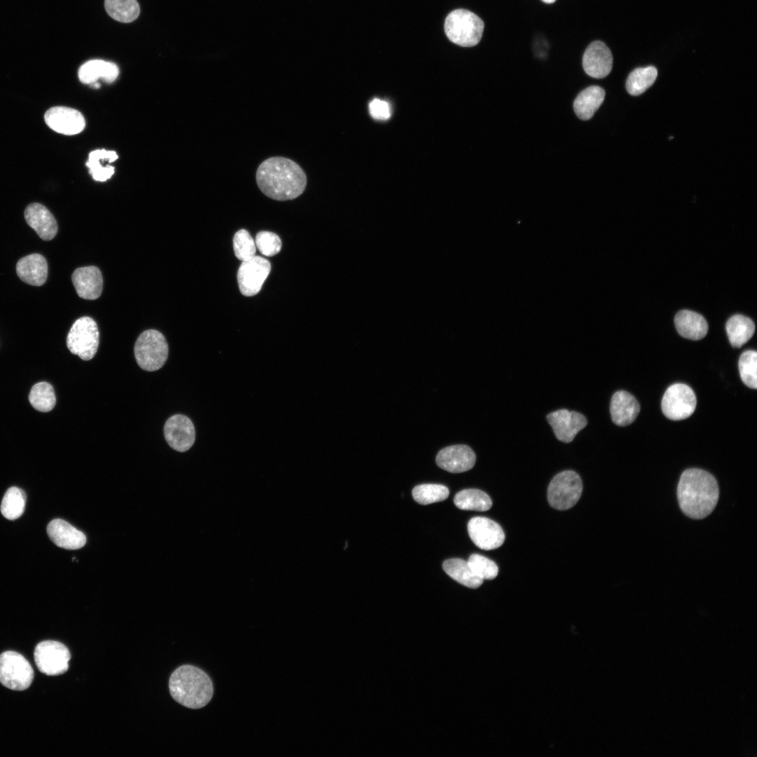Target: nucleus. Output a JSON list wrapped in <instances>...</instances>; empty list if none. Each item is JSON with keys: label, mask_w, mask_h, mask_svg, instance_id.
Instances as JSON below:
<instances>
[{"label": "nucleus", "mask_w": 757, "mask_h": 757, "mask_svg": "<svg viewBox=\"0 0 757 757\" xmlns=\"http://www.w3.org/2000/svg\"><path fill=\"white\" fill-rule=\"evenodd\" d=\"M256 180L261 192L276 200H292L304 191L307 177L294 161L285 157H271L258 167Z\"/></svg>", "instance_id": "f257e3e1"}, {"label": "nucleus", "mask_w": 757, "mask_h": 757, "mask_svg": "<svg viewBox=\"0 0 757 757\" xmlns=\"http://www.w3.org/2000/svg\"><path fill=\"white\" fill-rule=\"evenodd\" d=\"M718 496L717 481L709 472L690 468L681 474L677 497L681 510L688 517L701 519L710 514L717 504Z\"/></svg>", "instance_id": "f03ea898"}, {"label": "nucleus", "mask_w": 757, "mask_h": 757, "mask_svg": "<svg viewBox=\"0 0 757 757\" xmlns=\"http://www.w3.org/2000/svg\"><path fill=\"white\" fill-rule=\"evenodd\" d=\"M169 689L176 702L193 709L207 705L213 695V683L209 676L190 664L182 665L173 671Z\"/></svg>", "instance_id": "7ed1b4c3"}, {"label": "nucleus", "mask_w": 757, "mask_h": 757, "mask_svg": "<svg viewBox=\"0 0 757 757\" xmlns=\"http://www.w3.org/2000/svg\"><path fill=\"white\" fill-rule=\"evenodd\" d=\"M483 20L465 9L451 11L446 18L444 31L448 39L463 47L474 46L480 41L484 31Z\"/></svg>", "instance_id": "20e7f679"}, {"label": "nucleus", "mask_w": 757, "mask_h": 757, "mask_svg": "<svg viewBox=\"0 0 757 757\" xmlns=\"http://www.w3.org/2000/svg\"><path fill=\"white\" fill-rule=\"evenodd\" d=\"M137 364L144 370L154 371L161 369L168 357V345L158 331L148 329L137 338L134 347Z\"/></svg>", "instance_id": "39448f33"}, {"label": "nucleus", "mask_w": 757, "mask_h": 757, "mask_svg": "<svg viewBox=\"0 0 757 757\" xmlns=\"http://www.w3.org/2000/svg\"><path fill=\"white\" fill-rule=\"evenodd\" d=\"M582 491V482L574 471L565 470L551 480L547 489V500L551 507L564 510L573 507Z\"/></svg>", "instance_id": "423d86ee"}, {"label": "nucleus", "mask_w": 757, "mask_h": 757, "mask_svg": "<svg viewBox=\"0 0 757 757\" xmlns=\"http://www.w3.org/2000/svg\"><path fill=\"white\" fill-rule=\"evenodd\" d=\"M100 342L97 325L90 317L77 319L67 336L69 351L83 360L92 359L97 353Z\"/></svg>", "instance_id": "0eeeda50"}, {"label": "nucleus", "mask_w": 757, "mask_h": 757, "mask_svg": "<svg viewBox=\"0 0 757 757\" xmlns=\"http://www.w3.org/2000/svg\"><path fill=\"white\" fill-rule=\"evenodd\" d=\"M34 678L29 662L20 654L6 651L0 655V683L13 690L28 688Z\"/></svg>", "instance_id": "6e6552de"}, {"label": "nucleus", "mask_w": 757, "mask_h": 757, "mask_svg": "<svg viewBox=\"0 0 757 757\" xmlns=\"http://www.w3.org/2000/svg\"><path fill=\"white\" fill-rule=\"evenodd\" d=\"M697 404L693 389L684 383H674L664 393L661 407L664 415L670 420L680 421L690 416Z\"/></svg>", "instance_id": "1a4fd4ad"}, {"label": "nucleus", "mask_w": 757, "mask_h": 757, "mask_svg": "<svg viewBox=\"0 0 757 757\" xmlns=\"http://www.w3.org/2000/svg\"><path fill=\"white\" fill-rule=\"evenodd\" d=\"M70 658L69 649L56 641H41L34 650V660L38 669L48 676L65 673L68 670Z\"/></svg>", "instance_id": "9d476101"}, {"label": "nucleus", "mask_w": 757, "mask_h": 757, "mask_svg": "<svg viewBox=\"0 0 757 757\" xmlns=\"http://www.w3.org/2000/svg\"><path fill=\"white\" fill-rule=\"evenodd\" d=\"M270 271V262L261 257L254 256L242 261L237 274L241 294L252 296L259 293Z\"/></svg>", "instance_id": "9b49d317"}, {"label": "nucleus", "mask_w": 757, "mask_h": 757, "mask_svg": "<svg viewBox=\"0 0 757 757\" xmlns=\"http://www.w3.org/2000/svg\"><path fill=\"white\" fill-rule=\"evenodd\" d=\"M471 540L479 548L491 550L498 548L505 541V533L493 520L484 517L472 518L468 524Z\"/></svg>", "instance_id": "f8f14e48"}, {"label": "nucleus", "mask_w": 757, "mask_h": 757, "mask_svg": "<svg viewBox=\"0 0 757 757\" xmlns=\"http://www.w3.org/2000/svg\"><path fill=\"white\" fill-rule=\"evenodd\" d=\"M164 436L175 450L184 452L193 444L196 431L191 421L186 416L176 414L170 417L164 425Z\"/></svg>", "instance_id": "ddd939ff"}, {"label": "nucleus", "mask_w": 757, "mask_h": 757, "mask_svg": "<svg viewBox=\"0 0 757 757\" xmlns=\"http://www.w3.org/2000/svg\"><path fill=\"white\" fill-rule=\"evenodd\" d=\"M44 120L50 129L67 135L80 133L86 126L81 113L66 107H51L45 113Z\"/></svg>", "instance_id": "4468645a"}, {"label": "nucleus", "mask_w": 757, "mask_h": 757, "mask_svg": "<svg viewBox=\"0 0 757 757\" xmlns=\"http://www.w3.org/2000/svg\"><path fill=\"white\" fill-rule=\"evenodd\" d=\"M547 420L556 437L566 443L572 442L587 423V418L582 414L564 409L550 413Z\"/></svg>", "instance_id": "2eb2a0df"}, {"label": "nucleus", "mask_w": 757, "mask_h": 757, "mask_svg": "<svg viewBox=\"0 0 757 757\" xmlns=\"http://www.w3.org/2000/svg\"><path fill=\"white\" fill-rule=\"evenodd\" d=\"M585 73L594 79H603L611 71L613 56L608 46L601 41L591 43L582 56Z\"/></svg>", "instance_id": "dca6fc26"}, {"label": "nucleus", "mask_w": 757, "mask_h": 757, "mask_svg": "<svg viewBox=\"0 0 757 757\" xmlns=\"http://www.w3.org/2000/svg\"><path fill=\"white\" fill-rule=\"evenodd\" d=\"M476 456L472 449L465 444L452 445L442 449L436 456L440 468L452 473H460L473 468Z\"/></svg>", "instance_id": "f3484780"}, {"label": "nucleus", "mask_w": 757, "mask_h": 757, "mask_svg": "<svg viewBox=\"0 0 757 757\" xmlns=\"http://www.w3.org/2000/svg\"><path fill=\"white\" fill-rule=\"evenodd\" d=\"M71 280L77 294L81 298L94 300L101 295L103 280L102 273L97 266H90L76 268L72 273Z\"/></svg>", "instance_id": "a211bd4d"}, {"label": "nucleus", "mask_w": 757, "mask_h": 757, "mask_svg": "<svg viewBox=\"0 0 757 757\" xmlns=\"http://www.w3.org/2000/svg\"><path fill=\"white\" fill-rule=\"evenodd\" d=\"M25 219L43 240H52L57 232V221L52 213L43 205L34 203L25 210Z\"/></svg>", "instance_id": "6ab92c4d"}, {"label": "nucleus", "mask_w": 757, "mask_h": 757, "mask_svg": "<svg viewBox=\"0 0 757 757\" xmlns=\"http://www.w3.org/2000/svg\"><path fill=\"white\" fill-rule=\"evenodd\" d=\"M47 533L57 546L67 550L80 549L86 543L83 533L61 519H53L48 524Z\"/></svg>", "instance_id": "aec40b11"}, {"label": "nucleus", "mask_w": 757, "mask_h": 757, "mask_svg": "<svg viewBox=\"0 0 757 757\" xmlns=\"http://www.w3.org/2000/svg\"><path fill=\"white\" fill-rule=\"evenodd\" d=\"M639 411V403L629 393L620 390L612 396L610 412L613 422L617 425L625 426L631 424Z\"/></svg>", "instance_id": "412c9836"}, {"label": "nucleus", "mask_w": 757, "mask_h": 757, "mask_svg": "<svg viewBox=\"0 0 757 757\" xmlns=\"http://www.w3.org/2000/svg\"><path fill=\"white\" fill-rule=\"evenodd\" d=\"M16 272L23 282L34 286H41L46 282L48 277V264L41 254H32L18 261Z\"/></svg>", "instance_id": "4be33fe9"}, {"label": "nucleus", "mask_w": 757, "mask_h": 757, "mask_svg": "<svg viewBox=\"0 0 757 757\" xmlns=\"http://www.w3.org/2000/svg\"><path fill=\"white\" fill-rule=\"evenodd\" d=\"M118 74L119 69L115 63L102 60H91L81 66L78 75L81 83L92 86L99 79L111 83L116 79Z\"/></svg>", "instance_id": "5701e85b"}, {"label": "nucleus", "mask_w": 757, "mask_h": 757, "mask_svg": "<svg viewBox=\"0 0 757 757\" xmlns=\"http://www.w3.org/2000/svg\"><path fill=\"white\" fill-rule=\"evenodd\" d=\"M678 333L683 338L690 340L703 339L708 332V324L700 314L689 310L678 312L674 318Z\"/></svg>", "instance_id": "b1692460"}, {"label": "nucleus", "mask_w": 757, "mask_h": 757, "mask_svg": "<svg viewBox=\"0 0 757 757\" xmlns=\"http://www.w3.org/2000/svg\"><path fill=\"white\" fill-rule=\"evenodd\" d=\"M604 90L598 86H591L582 90L573 102L574 111L580 120L590 119L603 103Z\"/></svg>", "instance_id": "393cba45"}, {"label": "nucleus", "mask_w": 757, "mask_h": 757, "mask_svg": "<svg viewBox=\"0 0 757 757\" xmlns=\"http://www.w3.org/2000/svg\"><path fill=\"white\" fill-rule=\"evenodd\" d=\"M442 568L452 579L468 587L477 588L483 583V580L472 571L468 561L458 558L446 559Z\"/></svg>", "instance_id": "a878e982"}, {"label": "nucleus", "mask_w": 757, "mask_h": 757, "mask_svg": "<svg viewBox=\"0 0 757 757\" xmlns=\"http://www.w3.org/2000/svg\"><path fill=\"white\" fill-rule=\"evenodd\" d=\"M725 329L731 345L739 348L752 337L755 325L746 316L735 315L727 321Z\"/></svg>", "instance_id": "bb28decb"}, {"label": "nucleus", "mask_w": 757, "mask_h": 757, "mask_svg": "<svg viewBox=\"0 0 757 757\" xmlns=\"http://www.w3.org/2000/svg\"><path fill=\"white\" fill-rule=\"evenodd\" d=\"M117 159L118 155L114 151L97 149L89 154L86 165L95 181L104 182L113 175L114 168L109 165L103 166L102 162L112 163Z\"/></svg>", "instance_id": "cd10ccee"}, {"label": "nucleus", "mask_w": 757, "mask_h": 757, "mask_svg": "<svg viewBox=\"0 0 757 757\" xmlns=\"http://www.w3.org/2000/svg\"><path fill=\"white\" fill-rule=\"evenodd\" d=\"M455 505L461 510L486 511L492 506V500L484 491L468 489L458 492L453 498Z\"/></svg>", "instance_id": "c85d7f7f"}, {"label": "nucleus", "mask_w": 757, "mask_h": 757, "mask_svg": "<svg viewBox=\"0 0 757 757\" xmlns=\"http://www.w3.org/2000/svg\"><path fill=\"white\" fill-rule=\"evenodd\" d=\"M657 70L653 66L634 69L626 81V89L631 95H639L650 88L656 80Z\"/></svg>", "instance_id": "c756f323"}, {"label": "nucleus", "mask_w": 757, "mask_h": 757, "mask_svg": "<svg viewBox=\"0 0 757 757\" xmlns=\"http://www.w3.org/2000/svg\"><path fill=\"white\" fill-rule=\"evenodd\" d=\"M104 7L110 17L125 23L136 20L140 12L136 0H105Z\"/></svg>", "instance_id": "7c9ffc66"}, {"label": "nucleus", "mask_w": 757, "mask_h": 757, "mask_svg": "<svg viewBox=\"0 0 757 757\" xmlns=\"http://www.w3.org/2000/svg\"><path fill=\"white\" fill-rule=\"evenodd\" d=\"M26 503V495L22 489L13 486L9 488L1 502V512L3 516L9 520L19 518L24 512Z\"/></svg>", "instance_id": "2f4dec72"}, {"label": "nucleus", "mask_w": 757, "mask_h": 757, "mask_svg": "<svg viewBox=\"0 0 757 757\" xmlns=\"http://www.w3.org/2000/svg\"><path fill=\"white\" fill-rule=\"evenodd\" d=\"M29 400L35 409L41 412L50 411L56 402L53 386L46 382L36 383L30 390Z\"/></svg>", "instance_id": "473e14b6"}, {"label": "nucleus", "mask_w": 757, "mask_h": 757, "mask_svg": "<svg viewBox=\"0 0 757 757\" xmlns=\"http://www.w3.org/2000/svg\"><path fill=\"white\" fill-rule=\"evenodd\" d=\"M449 495V489L442 484H423L416 486L412 490L414 500L421 505H428L446 500Z\"/></svg>", "instance_id": "72a5a7b5"}, {"label": "nucleus", "mask_w": 757, "mask_h": 757, "mask_svg": "<svg viewBox=\"0 0 757 757\" xmlns=\"http://www.w3.org/2000/svg\"><path fill=\"white\" fill-rule=\"evenodd\" d=\"M739 374L743 383L749 388H757V353L755 350L744 351L738 362Z\"/></svg>", "instance_id": "f704fd0d"}, {"label": "nucleus", "mask_w": 757, "mask_h": 757, "mask_svg": "<svg viewBox=\"0 0 757 757\" xmlns=\"http://www.w3.org/2000/svg\"><path fill=\"white\" fill-rule=\"evenodd\" d=\"M236 257L244 261L255 256L256 245L247 230L240 229L236 233L233 240Z\"/></svg>", "instance_id": "c9c22d12"}, {"label": "nucleus", "mask_w": 757, "mask_h": 757, "mask_svg": "<svg viewBox=\"0 0 757 757\" xmlns=\"http://www.w3.org/2000/svg\"><path fill=\"white\" fill-rule=\"evenodd\" d=\"M472 571L481 579L493 580L498 573V567L496 564L478 554H472L468 560Z\"/></svg>", "instance_id": "e433bc0d"}, {"label": "nucleus", "mask_w": 757, "mask_h": 757, "mask_svg": "<svg viewBox=\"0 0 757 757\" xmlns=\"http://www.w3.org/2000/svg\"><path fill=\"white\" fill-rule=\"evenodd\" d=\"M259 251L266 257H273L281 250L282 243L278 235L270 231H260L255 238Z\"/></svg>", "instance_id": "4c0bfd02"}, {"label": "nucleus", "mask_w": 757, "mask_h": 757, "mask_svg": "<svg viewBox=\"0 0 757 757\" xmlns=\"http://www.w3.org/2000/svg\"><path fill=\"white\" fill-rule=\"evenodd\" d=\"M371 116L377 120H387L390 117L391 110L389 104L380 99H374L369 105Z\"/></svg>", "instance_id": "58836bf2"}, {"label": "nucleus", "mask_w": 757, "mask_h": 757, "mask_svg": "<svg viewBox=\"0 0 757 757\" xmlns=\"http://www.w3.org/2000/svg\"><path fill=\"white\" fill-rule=\"evenodd\" d=\"M541 1H543V2H545V3H546V4H552V3H554V1H556V0H541Z\"/></svg>", "instance_id": "ea45409f"}]
</instances>
